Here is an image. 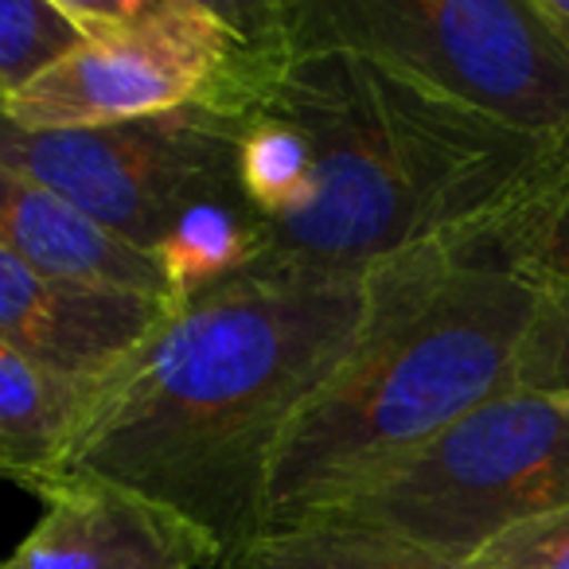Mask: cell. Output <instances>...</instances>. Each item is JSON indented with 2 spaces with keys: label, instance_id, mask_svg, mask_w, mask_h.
I'll return each instance as SVG.
<instances>
[{
  "label": "cell",
  "instance_id": "7a4b0ae2",
  "mask_svg": "<svg viewBox=\"0 0 569 569\" xmlns=\"http://www.w3.org/2000/svg\"><path fill=\"white\" fill-rule=\"evenodd\" d=\"M261 106L309 137L312 183L227 284L363 277L488 227L569 157L351 51L293 56Z\"/></svg>",
  "mask_w": 569,
  "mask_h": 569
},
{
  "label": "cell",
  "instance_id": "6da1fadb",
  "mask_svg": "<svg viewBox=\"0 0 569 569\" xmlns=\"http://www.w3.org/2000/svg\"><path fill=\"white\" fill-rule=\"evenodd\" d=\"M363 309L367 273L242 281L180 305L90 413L51 488L133 491L199 530L211 569L227 566L266 535L277 445L356 348Z\"/></svg>",
  "mask_w": 569,
  "mask_h": 569
},
{
  "label": "cell",
  "instance_id": "3957f363",
  "mask_svg": "<svg viewBox=\"0 0 569 569\" xmlns=\"http://www.w3.org/2000/svg\"><path fill=\"white\" fill-rule=\"evenodd\" d=\"M535 309L530 277L445 242L367 269L356 348L277 445L266 535L340 507L452 421L511 390Z\"/></svg>",
  "mask_w": 569,
  "mask_h": 569
},
{
  "label": "cell",
  "instance_id": "277c9868",
  "mask_svg": "<svg viewBox=\"0 0 569 569\" xmlns=\"http://www.w3.org/2000/svg\"><path fill=\"white\" fill-rule=\"evenodd\" d=\"M87 43L0 102L20 129H94L203 106L250 118L293 59L284 0H63Z\"/></svg>",
  "mask_w": 569,
  "mask_h": 569
},
{
  "label": "cell",
  "instance_id": "2e32d148",
  "mask_svg": "<svg viewBox=\"0 0 569 569\" xmlns=\"http://www.w3.org/2000/svg\"><path fill=\"white\" fill-rule=\"evenodd\" d=\"M511 387L569 402V281H538V309L515 356Z\"/></svg>",
  "mask_w": 569,
  "mask_h": 569
},
{
  "label": "cell",
  "instance_id": "8fae6325",
  "mask_svg": "<svg viewBox=\"0 0 569 569\" xmlns=\"http://www.w3.org/2000/svg\"><path fill=\"white\" fill-rule=\"evenodd\" d=\"M118 382H74L0 343V476L48 496L90 413Z\"/></svg>",
  "mask_w": 569,
  "mask_h": 569
},
{
  "label": "cell",
  "instance_id": "e0dca14e",
  "mask_svg": "<svg viewBox=\"0 0 569 569\" xmlns=\"http://www.w3.org/2000/svg\"><path fill=\"white\" fill-rule=\"evenodd\" d=\"M472 569H569V507L546 511L503 530L472 561Z\"/></svg>",
  "mask_w": 569,
  "mask_h": 569
},
{
  "label": "cell",
  "instance_id": "52a82bcc",
  "mask_svg": "<svg viewBox=\"0 0 569 569\" xmlns=\"http://www.w3.org/2000/svg\"><path fill=\"white\" fill-rule=\"evenodd\" d=\"M250 118L183 106L94 129H20L0 113V164L32 176L133 250L157 258L199 203L246 196L238 149Z\"/></svg>",
  "mask_w": 569,
  "mask_h": 569
},
{
  "label": "cell",
  "instance_id": "4fadbf2b",
  "mask_svg": "<svg viewBox=\"0 0 569 569\" xmlns=\"http://www.w3.org/2000/svg\"><path fill=\"white\" fill-rule=\"evenodd\" d=\"M457 253L515 269L530 281H569V157L488 227L452 238Z\"/></svg>",
  "mask_w": 569,
  "mask_h": 569
},
{
  "label": "cell",
  "instance_id": "8992f818",
  "mask_svg": "<svg viewBox=\"0 0 569 569\" xmlns=\"http://www.w3.org/2000/svg\"><path fill=\"white\" fill-rule=\"evenodd\" d=\"M558 507H569V402L511 387L309 522L375 527L468 566Z\"/></svg>",
  "mask_w": 569,
  "mask_h": 569
},
{
  "label": "cell",
  "instance_id": "5b68a950",
  "mask_svg": "<svg viewBox=\"0 0 569 569\" xmlns=\"http://www.w3.org/2000/svg\"><path fill=\"white\" fill-rule=\"evenodd\" d=\"M289 48L351 51L550 144L569 141V43L538 0H284Z\"/></svg>",
  "mask_w": 569,
  "mask_h": 569
},
{
  "label": "cell",
  "instance_id": "ba28073f",
  "mask_svg": "<svg viewBox=\"0 0 569 569\" xmlns=\"http://www.w3.org/2000/svg\"><path fill=\"white\" fill-rule=\"evenodd\" d=\"M168 297L51 277L0 250V343L74 382H121L176 317Z\"/></svg>",
  "mask_w": 569,
  "mask_h": 569
},
{
  "label": "cell",
  "instance_id": "30bf717a",
  "mask_svg": "<svg viewBox=\"0 0 569 569\" xmlns=\"http://www.w3.org/2000/svg\"><path fill=\"white\" fill-rule=\"evenodd\" d=\"M0 250L63 281L172 301L157 258L126 246L79 207L9 164H0Z\"/></svg>",
  "mask_w": 569,
  "mask_h": 569
},
{
  "label": "cell",
  "instance_id": "9c48e42d",
  "mask_svg": "<svg viewBox=\"0 0 569 569\" xmlns=\"http://www.w3.org/2000/svg\"><path fill=\"white\" fill-rule=\"evenodd\" d=\"M43 499V519L0 569H211L199 530L126 488L71 480Z\"/></svg>",
  "mask_w": 569,
  "mask_h": 569
},
{
  "label": "cell",
  "instance_id": "9a60e30c",
  "mask_svg": "<svg viewBox=\"0 0 569 569\" xmlns=\"http://www.w3.org/2000/svg\"><path fill=\"white\" fill-rule=\"evenodd\" d=\"M87 43L63 0H0V102L17 98Z\"/></svg>",
  "mask_w": 569,
  "mask_h": 569
},
{
  "label": "cell",
  "instance_id": "7c38bea8",
  "mask_svg": "<svg viewBox=\"0 0 569 569\" xmlns=\"http://www.w3.org/2000/svg\"><path fill=\"white\" fill-rule=\"evenodd\" d=\"M219 569H472L406 542L398 535L351 522H301L269 530Z\"/></svg>",
  "mask_w": 569,
  "mask_h": 569
},
{
  "label": "cell",
  "instance_id": "5bb4252c",
  "mask_svg": "<svg viewBox=\"0 0 569 569\" xmlns=\"http://www.w3.org/2000/svg\"><path fill=\"white\" fill-rule=\"evenodd\" d=\"M238 180L246 199L266 222H281L309 199L312 183V144L293 121L277 110L258 106L246 121L238 149Z\"/></svg>",
  "mask_w": 569,
  "mask_h": 569
}]
</instances>
